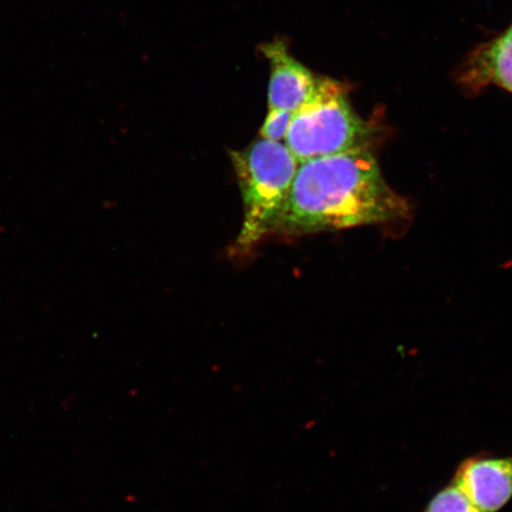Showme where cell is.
Returning a JSON list of instances; mask_svg holds the SVG:
<instances>
[{
	"mask_svg": "<svg viewBox=\"0 0 512 512\" xmlns=\"http://www.w3.org/2000/svg\"><path fill=\"white\" fill-rule=\"evenodd\" d=\"M408 211L370 151L355 150L299 164L277 233L332 232L406 219Z\"/></svg>",
	"mask_w": 512,
	"mask_h": 512,
	"instance_id": "cell-1",
	"label": "cell"
},
{
	"mask_svg": "<svg viewBox=\"0 0 512 512\" xmlns=\"http://www.w3.org/2000/svg\"><path fill=\"white\" fill-rule=\"evenodd\" d=\"M243 200V223L235 249L247 253L277 232L299 162L283 143L260 139L230 152Z\"/></svg>",
	"mask_w": 512,
	"mask_h": 512,
	"instance_id": "cell-2",
	"label": "cell"
},
{
	"mask_svg": "<svg viewBox=\"0 0 512 512\" xmlns=\"http://www.w3.org/2000/svg\"><path fill=\"white\" fill-rule=\"evenodd\" d=\"M373 137V127L352 110L342 83L319 78L315 94L293 113L285 145L303 163L368 149Z\"/></svg>",
	"mask_w": 512,
	"mask_h": 512,
	"instance_id": "cell-3",
	"label": "cell"
},
{
	"mask_svg": "<svg viewBox=\"0 0 512 512\" xmlns=\"http://www.w3.org/2000/svg\"><path fill=\"white\" fill-rule=\"evenodd\" d=\"M453 483L485 512H497L512 498V456L480 454L458 466Z\"/></svg>",
	"mask_w": 512,
	"mask_h": 512,
	"instance_id": "cell-4",
	"label": "cell"
},
{
	"mask_svg": "<svg viewBox=\"0 0 512 512\" xmlns=\"http://www.w3.org/2000/svg\"><path fill=\"white\" fill-rule=\"evenodd\" d=\"M271 64L268 108L297 112L315 94L319 78L290 54L284 41L262 47Z\"/></svg>",
	"mask_w": 512,
	"mask_h": 512,
	"instance_id": "cell-5",
	"label": "cell"
},
{
	"mask_svg": "<svg viewBox=\"0 0 512 512\" xmlns=\"http://www.w3.org/2000/svg\"><path fill=\"white\" fill-rule=\"evenodd\" d=\"M463 80L471 88L494 83L512 93V27L473 54Z\"/></svg>",
	"mask_w": 512,
	"mask_h": 512,
	"instance_id": "cell-6",
	"label": "cell"
},
{
	"mask_svg": "<svg viewBox=\"0 0 512 512\" xmlns=\"http://www.w3.org/2000/svg\"><path fill=\"white\" fill-rule=\"evenodd\" d=\"M424 512H485L454 483L445 486L427 504Z\"/></svg>",
	"mask_w": 512,
	"mask_h": 512,
	"instance_id": "cell-7",
	"label": "cell"
},
{
	"mask_svg": "<svg viewBox=\"0 0 512 512\" xmlns=\"http://www.w3.org/2000/svg\"><path fill=\"white\" fill-rule=\"evenodd\" d=\"M293 113L284 110L268 108L264 125L261 127V137L271 142H283L290 128Z\"/></svg>",
	"mask_w": 512,
	"mask_h": 512,
	"instance_id": "cell-8",
	"label": "cell"
}]
</instances>
